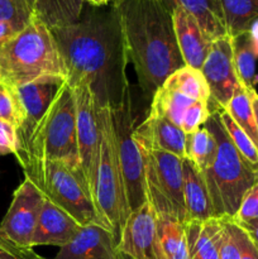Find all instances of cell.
Masks as SVG:
<instances>
[{
  "label": "cell",
  "instance_id": "6da1fadb",
  "mask_svg": "<svg viewBox=\"0 0 258 259\" xmlns=\"http://www.w3.org/2000/svg\"><path fill=\"white\" fill-rule=\"evenodd\" d=\"M67 71V83L90 86L99 109L113 108L129 90L124 46L113 2L106 7H83L77 22L52 29Z\"/></svg>",
  "mask_w": 258,
  "mask_h": 259
},
{
  "label": "cell",
  "instance_id": "7a4b0ae2",
  "mask_svg": "<svg viewBox=\"0 0 258 259\" xmlns=\"http://www.w3.org/2000/svg\"><path fill=\"white\" fill-rule=\"evenodd\" d=\"M128 60L146 98L184 67L172 13L161 0H113Z\"/></svg>",
  "mask_w": 258,
  "mask_h": 259
},
{
  "label": "cell",
  "instance_id": "3957f363",
  "mask_svg": "<svg viewBox=\"0 0 258 259\" xmlns=\"http://www.w3.org/2000/svg\"><path fill=\"white\" fill-rule=\"evenodd\" d=\"M48 78L67 80V71L52 30L34 15L0 46V81L17 89Z\"/></svg>",
  "mask_w": 258,
  "mask_h": 259
},
{
  "label": "cell",
  "instance_id": "277c9868",
  "mask_svg": "<svg viewBox=\"0 0 258 259\" xmlns=\"http://www.w3.org/2000/svg\"><path fill=\"white\" fill-rule=\"evenodd\" d=\"M205 126L217 139V156L204 171L217 219H233L245 192L258 181V169L243 157L228 136L219 115V106H210Z\"/></svg>",
  "mask_w": 258,
  "mask_h": 259
},
{
  "label": "cell",
  "instance_id": "5b68a950",
  "mask_svg": "<svg viewBox=\"0 0 258 259\" xmlns=\"http://www.w3.org/2000/svg\"><path fill=\"white\" fill-rule=\"evenodd\" d=\"M19 164L25 179L38 187L45 199L65 210L81 227L100 224L90 185L80 163L27 158Z\"/></svg>",
  "mask_w": 258,
  "mask_h": 259
},
{
  "label": "cell",
  "instance_id": "8992f818",
  "mask_svg": "<svg viewBox=\"0 0 258 259\" xmlns=\"http://www.w3.org/2000/svg\"><path fill=\"white\" fill-rule=\"evenodd\" d=\"M99 123L100 151L95 176L91 182V194L100 224L110 230L118 242L131 209L116 149L110 106L99 109Z\"/></svg>",
  "mask_w": 258,
  "mask_h": 259
},
{
  "label": "cell",
  "instance_id": "52a82bcc",
  "mask_svg": "<svg viewBox=\"0 0 258 259\" xmlns=\"http://www.w3.org/2000/svg\"><path fill=\"white\" fill-rule=\"evenodd\" d=\"M15 157L18 162L43 158L81 164L76 134L75 96L67 81L61 86L30 141L17 152Z\"/></svg>",
  "mask_w": 258,
  "mask_h": 259
},
{
  "label": "cell",
  "instance_id": "ba28073f",
  "mask_svg": "<svg viewBox=\"0 0 258 259\" xmlns=\"http://www.w3.org/2000/svg\"><path fill=\"white\" fill-rule=\"evenodd\" d=\"M139 149L143 157L147 201L152 205L157 217L171 218L185 224L184 158L167 152Z\"/></svg>",
  "mask_w": 258,
  "mask_h": 259
},
{
  "label": "cell",
  "instance_id": "9c48e42d",
  "mask_svg": "<svg viewBox=\"0 0 258 259\" xmlns=\"http://www.w3.org/2000/svg\"><path fill=\"white\" fill-rule=\"evenodd\" d=\"M110 114L129 209L132 212L142 206L147 199L146 186H144L143 157L139 146L133 138L134 118L131 90L126 91L123 100L118 105L110 108Z\"/></svg>",
  "mask_w": 258,
  "mask_h": 259
},
{
  "label": "cell",
  "instance_id": "30bf717a",
  "mask_svg": "<svg viewBox=\"0 0 258 259\" xmlns=\"http://www.w3.org/2000/svg\"><path fill=\"white\" fill-rule=\"evenodd\" d=\"M71 89L75 96L78 156L91 189V182L95 176L100 151L101 133L99 123V106L90 86L86 82L71 86Z\"/></svg>",
  "mask_w": 258,
  "mask_h": 259
},
{
  "label": "cell",
  "instance_id": "8fae6325",
  "mask_svg": "<svg viewBox=\"0 0 258 259\" xmlns=\"http://www.w3.org/2000/svg\"><path fill=\"white\" fill-rule=\"evenodd\" d=\"M45 196L38 187L24 177L13 194L12 202L0 224L8 239L22 249H33L32 239L42 210Z\"/></svg>",
  "mask_w": 258,
  "mask_h": 259
},
{
  "label": "cell",
  "instance_id": "7c38bea8",
  "mask_svg": "<svg viewBox=\"0 0 258 259\" xmlns=\"http://www.w3.org/2000/svg\"><path fill=\"white\" fill-rule=\"evenodd\" d=\"M210 90V103L224 109L240 82L235 72L233 43L229 35L212 40L200 70Z\"/></svg>",
  "mask_w": 258,
  "mask_h": 259
},
{
  "label": "cell",
  "instance_id": "4fadbf2b",
  "mask_svg": "<svg viewBox=\"0 0 258 259\" xmlns=\"http://www.w3.org/2000/svg\"><path fill=\"white\" fill-rule=\"evenodd\" d=\"M157 214L148 201L129 214L119 235L118 259H156Z\"/></svg>",
  "mask_w": 258,
  "mask_h": 259
},
{
  "label": "cell",
  "instance_id": "5bb4252c",
  "mask_svg": "<svg viewBox=\"0 0 258 259\" xmlns=\"http://www.w3.org/2000/svg\"><path fill=\"white\" fill-rule=\"evenodd\" d=\"M65 82L66 80H60V78H48V80H39L17 88L24 111L22 125L17 129L18 142H19L18 151L24 148L30 141L35 128L57 96L61 86Z\"/></svg>",
  "mask_w": 258,
  "mask_h": 259
},
{
  "label": "cell",
  "instance_id": "9a60e30c",
  "mask_svg": "<svg viewBox=\"0 0 258 259\" xmlns=\"http://www.w3.org/2000/svg\"><path fill=\"white\" fill-rule=\"evenodd\" d=\"M133 138L139 148L161 151L186 158V133L181 126L166 118L148 114L146 119L133 131Z\"/></svg>",
  "mask_w": 258,
  "mask_h": 259
},
{
  "label": "cell",
  "instance_id": "2e32d148",
  "mask_svg": "<svg viewBox=\"0 0 258 259\" xmlns=\"http://www.w3.org/2000/svg\"><path fill=\"white\" fill-rule=\"evenodd\" d=\"M115 237L100 224L81 227L53 259H118Z\"/></svg>",
  "mask_w": 258,
  "mask_h": 259
},
{
  "label": "cell",
  "instance_id": "e0dca14e",
  "mask_svg": "<svg viewBox=\"0 0 258 259\" xmlns=\"http://www.w3.org/2000/svg\"><path fill=\"white\" fill-rule=\"evenodd\" d=\"M175 34L185 65L201 70L212 40L199 23L182 8L172 10Z\"/></svg>",
  "mask_w": 258,
  "mask_h": 259
},
{
  "label": "cell",
  "instance_id": "ac0fdd59",
  "mask_svg": "<svg viewBox=\"0 0 258 259\" xmlns=\"http://www.w3.org/2000/svg\"><path fill=\"white\" fill-rule=\"evenodd\" d=\"M81 225L65 210L45 199L32 239V248L39 245L63 247L70 243Z\"/></svg>",
  "mask_w": 258,
  "mask_h": 259
},
{
  "label": "cell",
  "instance_id": "d6986e66",
  "mask_svg": "<svg viewBox=\"0 0 258 259\" xmlns=\"http://www.w3.org/2000/svg\"><path fill=\"white\" fill-rule=\"evenodd\" d=\"M182 169H184V199L185 209H186V222H190V220L205 222V220L214 219V207H212L211 197H210L204 174L189 158L182 159Z\"/></svg>",
  "mask_w": 258,
  "mask_h": 259
},
{
  "label": "cell",
  "instance_id": "ffe728a7",
  "mask_svg": "<svg viewBox=\"0 0 258 259\" xmlns=\"http://www.w3.org/2000/svg\"><path fill=\"white\" fill-rule=\"evenodd\" d=\"M190 259H220L224 222L209 219L205 222L190 220L184 224Z\"/></svg>",
  "mask_w": 258,
  "mask_h": 259
},
{
  "label": "cell",
  "instance_id": "44dd1931",
  "mask_svg": "<svg viewBox=\"0 0 258 259\" xmlns=\"http://www.w3.org/2000/svg\"><path fill=\"white\" fill-rule=\"evenodd\" d=\"M172 13L175 8H182L195 18L211 40L228 35L220 0H161Z\"/></svg>",
  "mask_w": 258,
  "mask_h": 259
},
{
  "label": "cell",
  "instance_id": "7402d4cb",
  "mask_svg": "<svg viewBox=\"0 0 258 259\" xmlns=\"http://www.w3.org/2000/svg\"><path fill=\"white\" fill-rule=\"evenodd\" d=\"M33 14L51 30L77 22L85 0H27Z\"/></svg>",
  "mask_w": 258,
  "mask_h": 259
},
{
  "label": "cell",
  "instance_id": "603a6c76",
  "mask_svg": "<svg viewBox=\"0 0 258 259\" xmlns=\"http://www.w3.org/2000/svg\"><path fill=\"white\" fill-rule=\"evenodd\" d=\"M156 259H190L182 223L171 218L157 217Z\"/></svg>",
  "mask_w": 258,
  "mask_h": 259
},
{
  "label": "cell",
  "instance_id": "cb8c5ba5",
  "mask_svg": "<svg viewBox=\"0 0 258 259\" xmlns=\"http://www.w3.org/2000/svg\"><path fill=\"white\" fill-rule=\"evenodd\" d=\"M228 35L238 37L248 32L258 19V0H220Z\"/></svg>",
  "mask_w": 258,
  "mask_h": 259
},
{
  "label": "cell",
  "instance_id": "d4e9b609",
  "mask_svg": "<svg viewBox=\"0 0 258 259\" xmlns=\"http://www.w3.org/2000/svg\"><path fill=\"white\" fill-rule=\"evenodd\" d=\"M162 86L177 91L192 100H210V90L200 70L185 65L167 77Z\"/></svg>",
  "mask_w": 258,
  "mask_h": 259
},
{
  "label": "cell",
  "instance_id": "484cf974",
  "mask_svg": "<svg viewBox=\"0 0 258 259\" xmlns=\"http://www.w3.org/2000/svg\"><path fill=\"white\" fill-rule=\"evenodd\" d=\"M192 99L177 93V91L167 89L164 86L157 89L154 95L152 96L151 111L154 115L166 118L171 123L181 126L186 109L192 104Z\"/></svg>",
  "mask_w": 258,
  "mask_h": 259
},
{
  "label": "cell",
  "instance_id": "4316f807",
  "mask_svg": "<svg viewBox=\"0 0 258 259\" xmlns=\"http://www.w3.org/2000/svg\"><path fill=\"white\" fill-rule=\"evenodd\" d=\"M217 139L206 126H201L186 134V158H189L201 172L206 171L217 156Z\"/></svg>",
  "mask_w": 258,
  "mask_h": 259
},
{
  "label": "cell",
  "instance_id": "83f0119b",
  "mask_svg": "<svg viewBox=\"0 0 258 259\" xmlns=\"http://www.w3.org/2000/svg\"><path fill=\"white\" fill-rule=\"evenodd\" d=\"M224 109L229 113L233 120L252 139V142L258 149V128L257 123H255L249 89L244 88L240 83L239 88L235 90L233 98L230 99L229 104Z\"/></svg>",
  "mask_w": 258,
  "mask_h": 259
},
{
  "label": "cell",
  "instance_id": "f1b7e54d",
  "mask_svg": "<svg viewBox=\"0 0 258 259\" xmlns=\"http://www.w3.org/2000/svg\"><path fill=\"white\" fill-rule=\"evenodd\" d=\"M232 38V37H230ZM234 66L239 82L247 89H254L255 80V56L249 33L245 32L238 37L232 38Z\"/></svg>",
  "mask_w": 258,
  "mask_h": 259
},
{
  "label": "cell",
  "instance_id": "f546056e",
  "mask_svg": "<svg viewBox=\"0 0 258 259\" xmlns=\"http://www.w3.org/2000/svg\"><path fill=\"white\" fill-rule=\"evenodd\" d=\"M219 115L222 119V123L227 131L228 136L232 139L233 144L235 148L243 154L245 159L249 162L252 166H254L258 169V149L252 142V139L245 134V132L233 120L232 116L229 115L225 109L219 108Z\"/></svg>",
  "mask_w": 258,
  "mask_h": 259
},
{
  "label": "cell",
  "instance_id": "4dcf8cb0",
  "mask_svg": "<svg viewBox=\"0 0 258 259\" xmlns=\"http://www.w3.org/2000/svg\"><path fill=\"white\" fill-rule=\"evenodd\" d=\"M24 111L15 88L0 81V119L17 126L22 125Z\"/></svg>",
  "mask_w": 258,
  "mask_h": 259
},
{
  "label": "cell",
  "instance_id": "1f68e13d",
  "mask_svg": "<svg viewBox=\"0 0 258 259\" xmlns=\"http://www.w3.org/2000/svg\"><path fill=\"white\" fill-rule=\"evenodd\" d=\"M34 17L27 0H0V20L12 24L18 33Z\"/></svg>",
  "mask_w": 258,
  "mask_h": 259
},
{
  "label": "cell",
  "instance_id": "d6a6232c",
  "mask_svg": "<svg viewBox=\"0 0 258 259\" xmlns=\"http://www.w3.org/2000/svg\"><path fill=\"white\" fill-rule=\"evenodd\" d=\"M210 113V105L209 101L205 100H195L192 101L191 105L186 109L184 115V120H182V131L186 134L192 133V132L197 131L199 128L205 125V123L209 119Z\"/></svg>",
  "mask_w": 258,
  "mask_h": 259
},
{
  "label": "cell",
  "instance_id": "836d02e7",
  "mask_svg": "<svg viewBox=\"0 0 258 259\" xmlns=\"http://www.w3.org/2000/svg\"><path fill=\"white\" fill-rule=\"evenodd\" d=\"M258 218V181L245 192L237 214L233 218L234 222H248Z\"/></svg>",
  "mask_w": 258,
  "mask_h": 259
},
{
  "label": "cell",
  "instance_id": "e575fe53",
  "mask_svg": "<svg viewBox=\"0 0 258 259\" xmlns=\"http://www.w3.org/2000/svg\"><path fill=\"white\" fill-rule=\"evenodd\" d=\"M17 126L0 119V156L15 154L18 152Z\"/></svg>",
  "mask_w": 258,
  "mask_h": 259
},
{
  "label": "cell",
  "instance_id": "d590c367",
  "mask_svg": "<svg viewBox=\"0 0 258 259\" xmlns=\"http://www.w3.org/2000/svg\"><path fill=\"white\" fill-rule=\"evenodd\" d=\"M230 228L234 234L237 244L239 247L240 259H258V247L252 242L247 233L237 224L233 219H229Z\"/></svg>",
  "mask_w": 258,
  "mask_h": 259
},
{
  "label": "cell",
  "instance_id": "8d00e7d4",
  "mask_svg": "<svg viewBox=\"0 0 258 259\" xmlns=\"http://www.w3.org/2000/svg\"><path fill=\"white\" fill-rule=\"evenodd\" d=\"M223 222H224V233H223L222 247H220V259H240L239 247L230 228L229 219H223Z\"/></svg>",
  "mask_w": 258,
  "mask_h": 259
},
{
  "label": "cell",
  "instance_id": "74e56055",
  "mask_svg": "<svg viewBox=\"0 0 258 259\" xmlns=\"http://www.w3.org/2000/svg\"><path fill=\"white\" fill-rule=\"evenodd\" d=\"M34 253L33 249H22L17 247L0 229V259H27Z\"/></svg>",
  "mask_w": 258,
  "mask_h": 259
},
{
  "label": "cell",
  "instance_id": "f35d334b",
  "mask_svg": "<svg viewBox=\"0 0 258 259\" xmlns=\"http://www.w3.org/2000/svg\"><path fill=\"white\" fill-rule=\"evenodd\" d=\"M245 233L248 234V237L252 239V242L254 243L258 247V218L252 220H248V222H235Z\"/></svg>",
  "mask_w": 258,
  "mask_h": 259
},
{
  "label": "cell",
  "instance_id": "ab89813d",
  "mask_svg": "<svg viewBox=\"0 0 258 259\" xmlns=\"http://www.w3.org/2000/svg\"><path fill=\"white\" fill-rule=\"evenodd\" d=\"M17 33L18 32L15 30V28L13 27L12 24L0 20V46L4 45V43L8 42L9 39H12Z\"/></svg>",
  "mask_w": 258,
  "mask_h": 259
},
{
  "label": "cell",
  "instance_id": "60d3db41",
  "mask_svg": "<svg viewBox=\"0 0 258 259\" xmlns=\"http://www.w3.org/2000/svg\"><path fill=\"white\" fill-rule=\"evenodd\" d=\"M248 33H249L250 40H252L253 50H254L255 56L258 57V19L253 22V24L250 25L249 30H248Z\"/></svg>",
  "mask_w": 258,
  "mask_h": 259
},
{
  "label": "cell",
  "instance_id": "b9f144b4",
  "mask_svg": "<svg viewBox=\"0 0 258 259\" xmlns=\"http://www.w3.org/2000/svg\"><path fill=\"white\" fill-rule=\"evenodd\" d=\"M250 99H252V105H253V111H254L255 116V123H257L258 128V94L255 91V89H249Z\"/></svg>",
  "mask_w": 258,
  "mask_h": 259
},
{
  "label": "cell",
  "instance_id": "7bdbcfd3",
  "mask_svg": "<svg viewBox=\"0 0 258 259\" xmlns=\"http://www.w3.org/2000/svg\"><path fill=\"white\" fill-rule=\"evenodd\" d=\"M113 0H85V3H89V5L91 7H96V8H101V7H106L109 5Z\"/></svg>",
  "mask_w": 258,
  "mask_h": 259
},
{
  "label": "cell",
  "instance_id": "ee69618b",
  "mask_svg": "<svg viewBox=\"0 0 258 259\" xmlns=\"http://www.w3.org/2000/svg\"><path fill=\"white\" fill-rule=\"evenodd\" d=\"M27 259H47V258H45V257H42V255H39V254H37V253H34V254H33L32 257H29V258H27Z\"/></svg>",
  "mask_w": 258,
  "mask_h": 259
}]
</instances>
